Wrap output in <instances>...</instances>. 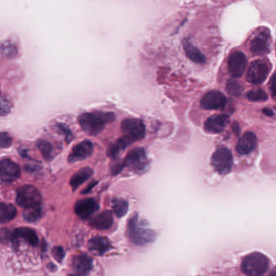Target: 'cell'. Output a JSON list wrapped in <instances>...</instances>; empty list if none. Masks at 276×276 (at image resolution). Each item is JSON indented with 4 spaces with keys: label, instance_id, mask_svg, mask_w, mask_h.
<instances>
[{
    "label": "cell",
    "instance_id": "484cf974",
    "mask_svg": "<svg viewBox=\"0 0 276 276\" xmlns=\"http://www.w3.org/2000/svg\"><path fill=\"white\" fill-rule=\"evenodd\" d=\"M226 90L229 95L238 98L243 93L244 87L236 80H229L226 85Z\"/></svg>",
    "mask_w": 276,
    "mask_h": 276
},
{
    "label": "cell",
    "instance_id": "e575fe53",
    "mask_svg": "<svg viewBox=\"0 0 276 276\" xmlns=\"http://www.w3.org/2000/svg\"><path fill=\"white\" fill-rule=\"evenodd\" d=\"M275 85H276V78H275V74L272 75V80H271V92L272 93V97L275 98L276 97V89H275Z\"/></svg>",
    "mask_w": 276,
    "mask_h": 276
},
{
    "label": "cell",
    "instance_id": "9a60e30c",
    "mask_svg": "<svg viewBox=\"0 0 276 276\" xmlns=\"http://www.w3.org/2000/svg\"><path fill=\"white\" fill-rule=\"evenodd\" d=\"M93 153V144L89 140H85L75 145L68 157V162L71 163L80 162L90 157Z\"/></svg>",
    "mask_w": 276,
    "mask_h": 276
},
{
    "label": "cell",
    "instance_id": "4316f807",
    "mask_svg": "<svg viewBox=\"0 0 276 276\" xmlns=\"http://www.w3.org/2000/svg\"><path fill=\"white\" fill-rule=\"evenodd\" d=\"M38 148H39L42 156L44 157L45 159L47 161H51L53 157V147L50 144L49 142L46 141V140H39L38 142Z\"/></svg>",
    "mask_w": 276,
    "mask_h": 276
},
{
    "label": "cell",
    "instance_id": "603a6c76",
    "mask_svg": "<svg viewBox=\"0 0 276 276\" xmlns=\"http://www.w3.org/2000/svg\"><path fill=\"white\" fill-rule=\"evenodd\" d=\"M17 211L11 203H0V224L7 223L15 219Z\"/></svg>",
    "mask_w": 276,
    "mask_h": 276
},
{
    "label": "cell",
    "instance_id": "52a82bcc",
    "mask_svg": "<svg viewBox=\"0 0 276 276\" xmlns=\"http://www.w3.org/2000/svg\"><path fill=\"white\" fill-rule=\"evenodd\" d=\"M124 137L128 139L132 144L133 142L144 139L145 136V126L141 120L136 118H127L124 120L121 125Z\"/></svg>",
    "mask_w": 276,
    "mask_h": 276
},
{
    "label": "cell",
    "instance_id": "2e32d148",
    "mask_svg": "<svg viewBox=\"0 0 276 276\" xmlns=\"http://www.w3.org/2000/svg\"><path fill=\"white\" fill-rule=\"evenodd\" d=\"M228 122H229V117L227 115H213L206 120L204 128L208 132L217 134V133L222 132L227 126Z\"/></svg>",
    "mask_w": 276,
    "mask_h": 276
},
{
    "label": "cell",
    "instance_id": "d4e9b609",
    "mask_svg": "<svg viewBox=\"0 0 276 276\" xmlns=\"http://www.w3.org/2000/svg\"><path fill=\"white\" fill-rule=\"evenodd\" d=\"M113 211L116 217L122 218L128 211V203L124 199H115L113 201Z\"/></svg>",
    "mask_w": 276,
    "mask_h": 276
},
{
    "label": "cell",
    "instance_id": "83f0119b",
    "mask_svg": "<svg viewBox=\"0 0 276 276\" xmlns=\"http://www.w3.org/2000/svg\"><path fill=\"white\" fill-rule=\"evenodd\" d=\"M246 96L250 102H265L268 99V94L262 89H253L250 91Z\"/></svg>",
    "mask_w": 276,
    "mask_h": 276
},
{
    "label": "cell",
    "instance_id": "3957f363",
    "mask_svg": "<svg viewBox=\"0 0 276 276\" xmlns=\"http://www.w3.org/2000/svg\"><path fill=\"white\" fill-rule=\"evenodd\" d=\"M270 268L268 257L259 252L248 254L242 260L241 270L246 276H263Z\"/></svg>",
    "mask_w": 276,
    "mask_h": 276
},
{
    "label": "cell",
    "instance_id": "7a4b0ae2",
    "mask_svg": "<svg viewBox=\"0 0 276 276\" xmlns=\"http://www.w3.org/2000/svg\"><path fill=\"white\" fill-rule=\"evenodd\" d=\"M116 116L112 112L84 113L79 117L82 129L90 135H97L104 130L106 125L113 122Z\"/></svg>",
    "mask_w": 276,
    "mask_h": 276
},
{
    "label": "cell",
    "instance_id": "ac0fdd59",
    "mask_svg": "<svg viewBox=\"0 0 276 276\" xmlns=\"http://www.w3.org/2000/svg\"><path fill=\"white\" fill-rule=\"evenodd\" d=\"M92 227L98 230L110 229L113 223V217L112 212L110 211H104L93 217L89 221Z\"/></svg>",
    "mask_w": 276,
    "mask_h": 276
},
{
    "label": "cell",
    "instance_id": "7402d4cb",
    "mask_svg": "<svg viewBox=\"0 0 276 276\" xmlns=\"http://www.w3.org/2000/svg\"><path fill=\"white\" fill-rule=\"evenodd\" d=\"M93 171L92 168L89 167H84L81 169L75 172V174L72 176L70 181V185L74 190H76L79 186H81L82 184L85 182L87 180H89L92 175H93Z\"/></svg>",
    "mask_w": 276,
    "mask_h": 276
},
{
    "label": "cell",
    "instance_id": "d6a6232c",
    "mask_svg": "<svg viewBox=\"0 0 276 276\" xmlns=\"http://www.w3.org/2000/svg\"><path fill=\"white\" fill-rule=\"evenodd\" d=\"M52 254H53L55 259L57 262H59V263H61L63 258H64V250H63L62 247L55 248L53 251H52Z\"/></svg>",
    "mask_w": 276,
    "mask_h": 276
},
{
    "label": "cell",
    "instance_id": "1f68e13d",
    "mask_svg": "<svg viewBox=\"0 0 276 276\" xmlns=\"http://www.w3.org/2000/svg\"><path fill=\"white\" fill-rule=\"evenodd\" d=\"M12 239V233L9 232L6 228H0V241L7 242Z\"/></svg>",
    "mask_w": 276,
    "mask_h": 276
},
{
    "label": "cell",
    "instance_id": "f546056e",
    "mask_svg": "<svg viewBox=\"0 0 276 276\" xmlns=\"http://www.w3.org/2000/svg\"><path fill=\"white\" fill-rule=\"evenodd\" d=\"M12 144L11 136L5 132H0V148H7Z\"/></svg>",
    "mask_w": 276,
    "mask_h": 276
},
{
    "label": "cell",
    "instance_id": "ba28073f",
    "mask_svg": "<svg viewBox=\"0 0 276 276\" xmlns=\"http://www.w3.org/2000/svg\"><path fill=\"white\" fill-rule=\"evenodd\" d=\"M269 74V66L263 60H255L250 65L248 71L246 80L253 84H263L268 78Z\"/></svg>",
    "mask_w": 276,
    "mask_h": 276
},
{
    "label": "cell",
    "instance_id": "9c48e42d",
    "mask_svg": "<svg viewBox=\"0 0 276 276\" xmlns=\"http://www.w3.org/2000/svg\"><path fill=\"white\" fill-rule=\"evenodd\" d=\"M250 51L254 55H263L269 53L271 50V35L269 32L263 29L257 33L250 42Z\"/></svg>",
    "mask_w": 276,
    "mask_h": 276
},
{
    "label": "cell",
    "instance_id": "5bb4252c",
    "mask_svg": "<svg viewBox=\"0 0 276 276\" xmlns=\"http://www.w3.org/2000/svg\"><path fill=\"white\" fill-rule=\"evenodd\" d=\"M93 259L87 254L75 255L72 260V269L75 276H87L93 269Z\"/></svg>",
    "mask_w": 276,
    "mask_h": 276
},
{
    "label": "cell",
    "instance_id": "8992f818",
    "mask_svg": "<svg viewBox=\"0 0 276 276\" xmlns=\"http://www.w3.org/2000/svg\"><path fill=\"white\" fill-rule=\"evenodd\" d=\"M212 166L220 174L225 175L231 171L232 156L229 149L226 147L217 148L212 157Z\"/></svg>",
    "mask_w": 276,
    "mask_h": 276
},
{
    "label": "cell",
    "instance_id": "8d00e7d4",
    "mask_svg": "<svg viewBox=\"0 0 276 276\" xmlns=\"http://www.w3.org/2000/svg\"><path fill=\"white\" fill-rule=\"evenodd\" d=\"M96 183H97V182H94V183L90 184V186H89V187H88V189H87V190H84L83 194H84V193L89 192V190H90L93 187V186H95Z\"/></svg>",
    "mask_w": 276,
    "mask_h": 276
},
{
    "label": "cell",
    "instance_id": "6da1fadb",
    "mask_svg": "<svg viewBox=\"0 0 276 276\" xmlns=\"http://www.w3.org/2000/svg\"><path fill=\"white\" fill-rule=\"evenodd\" d=\"M127 235L133 244L145 245L154 241L157 232L148 226L146 221L139 220L137 213L132 215L127 223Z\"/></svg>",
    "mask_w": 276,
    "mask_h": 276
},
{
    "label": "cell",
    "instance_id": "d590c367",
    "mask_svg": "<svg viewBox=\"0 0 276 276\" xmlns=\"http://www.w3.org/2000/svg\"><path fill=\"white\" fill-rule=\"evenodd\" d=\"M263 113H265V114L267 115V116H268V117H273V116H274L273 111L271 110H269V109L268 108L263 109Z\"/></svg>",
    "mask_w": 276,
    "mask_h": 276
},
{
    "label": "cell",
    "instance_id": "d6986e66",
    "mask_svg": "<svg viewBox=\"0 0 276 276\" xmlns=\"http://www.w3.org/2000/svg\"><path fill=\"white\" fill-rule=\"evenodd\" d=\"M111 242L105 236H95L89 241V249L96 255H103L110 250Z\"/></svg>",
    "mask_w": 276,
    "mask_h": 276
},
{
    "label": "cell",
    "instance_id": "f1b7e54d",
    "mask_svg": "<svg viewBox=\"0 0 276 276\" xmlns=\"http://www.w3.org/2000/svg\"><path fill=\"white\" fill-rule=\"evenodd\" d=\"M41 212H42V208H41L27 209L23 212V217L26 221L35 222L40 218Z\"/></svg>",
    "mask_w": 276,
    "mask_h": 276
},
{
    "label": "cell",
    "instance_id": "4dcf8cb0",
    "mask_svg": "<svg viewBox=\"0 0 276 276\" xmlns=\"http://www.w3.org/2000/svg\"><path fill=\"white\" fill-rule=\"evenodd\" d=\"M11 103L4 99V98H0V116H4L11 110Z\"/></svg>",
    "mask_w": 276,
    "mask_h": 276
},
{
    "label": "cell",
    "instance_id": "e0dca14e",
    "mask_svg": "<svg viewBox=\"0 0 276 276\" xmlns=\"http://www.w3.org/2000/svg\"><path fill=\"white\" fill-rule=\"evenodd\" d=\"M257 136L250 131L245 133L243 136L239 139L236 144V149L237 153L241 155H247L252 153L257 147Z\"/></svg>",
    "mask_w": 276,
    "mask_h": 276
},
{
    "label": "cell",
    "instance_id": "30bf717a",
    "mask_svg": "<svg viewBox=\"0 0 276 276\" xmlns=\"http://www.w3.org/2000/svg\"><path fill=\"white\" fill-rule=\"evenodd\" d=\"M247 58L241 51H235L228 58V71L232 77L239 78L245 73Z\"/></svg>",
    "mask_w": 276,
    "mask_h": 276
},
{
    "label": "cell",
    "instance_id": "74e56055",
    "mask_svg": "<svg viewBox=\"0 0 276 276\" xmlns=\"http://www.w3.org/2000/svg\"><path fill=\"white\" fill-rule=\"evenodd\" d=\"M268 276H276V268H274V269L272 270V272H271V274H270Z\"/></svg>",
    "mask_w": 276,
    "mask_h": 276
},
{
    "label": "cell",
    "instance_id": "44dd1931",
    "mask_svg": "<svg viewBox=\"0 0 276 276\" xmlns=\"http://www.w3.org/2000/svg\"><path fill=\"white\" fill-rule=\"evenodd\" d=\"M183 49L186 52V56L190 58L192 62H195L197 64H204L206 62V57L203 55L201 51H199L197 47L188 40L184 39L182 42Z\"/></svg>",
    "mask_w": 276,
    "mask_h": 276
},
{
    "label": "cell",
    "instance_id": "836d02e7",
    "mask_svg": "<svg viewBox=\"0 0 276 276\" xmlns=\"http://www.w3.org/2000/svg\"><path fill=\"white\" fill-rule=\"evenodd\" d=\"M232 131L234 132L235 135L236 136H239L240 135V132H241V128H240V126H239L238 122H234L232 125Z\"/></svg>",
    "mask_w": 276,
    "mask_h": 276
},
{
    "label": "cell",
    "instance_id": "5b68a950",
    "mask_svg": "<svg viewBox=\"0 0 276 276\" xmlns=\"http://www.w3.org/2000/svg\"><path fill=\"white\" fill-rule=\"evenodd\" d=\"M123 167H127L135 172H143L146 170L148 161L146 152L143 148H136L130 151L124 159Z\"/></svg>",
    "mask_w": 276,
    "mask_h": 276
},
{
    "label": "cell",
    "instance_id": "4fadbf2b",
    "mask_svg": "<svg viewBox=\"0 0 276 276\" xmlns=\"http://www.w3.org/2000/svg\"><path fill=\"white\" fill-rule=\"evenodd\" d=\"M75 212L81 219H88L99 209V205L92 198L80 199L75 204Z\"/></svg>",
    "mask_w": 276,
    "mask_h": 276
},
{
    "label": "cell",
    "instance_id": "8fae6325",
    "mask_svg": "<svg viewBox=\"0 0 276 276\" xmlns=\"http://www.w3.org/2000/svg\"><path fill=\"white\" fill-rule=\"evenodd\" d=\"M226 104L227 98L220 91H210L201 100V106L205 110H222Z\"/></svg>",
    "mask_w": 276,
    "mask_h": 276
},
{
    "label": "cell",
    "instance_id": "ffe728a7",
    "mask_svg": "<svg viewBox=\"0 0 276 276\" xmlns=\"http://www.w3.org/2000/svg\"><path fill=\"white\" fill-rule=\"evenodd\" d=\"M15 238L24 239L33 246H37L39 243L38 234L31 227H18L12 233V239Z\"/></svg>",
    "mask_w": 276,
    "mask_h": 276
},
{
    "label": "cell",
    "instance_id": "7c38bea8",
    "mask_svg": "<svg viewBox=\"0 0 276 276\" xmlns=\"http://www.w3.org/2000/svg\"><path fill=\"white\" fill-rule=\"evenodd\" d=\"M20 176V168L11 160L4 159L0 162V177L5 182H12Z\"/></svg>",
    "mask_w": 276,
    "mask_h": 276
},
{
    "label": "cell",
    "instance_id": "277c9868",
    "mask_svg": "<svg viewBox=\"0 0 276 276\" xmlns=\"http://www.w3.org/2000/svg\"><path fill=\"white\" fill-rule=\"evenodd\" d=\"M42 198L38 188L32 185H25L19 188L16 192V202L20 208L27 209L41 208Z\"/></svg>",
    "mask_w": 276,
    "mask_h": 276
},
{
    "label": "cell",
    "instance_id": "f35d334b",
    "mask_svg": "<svg viewBox=\"0 0 276 276\" xmlns=\"http://www.w3.org/2000/svg\"><path fill=\"white\" fill-rule=\"evenodd\" d=\"M74 276V275H70V276Z\"/></svg>",
    "mask_w": 276,
    "mask_h": 276
},
{
    "label": "cell",
    "instance_id": "cb8c5ba5",
    "mask_svg": "<svg viewBox=\"0 0 276 276\" xmlns=\"http://www.w3.org/2000/svg\"><path fill=\"white\" fill-rule=\"evenodd\" d=\"M130 144H131V143L124 136L120 138V139H117V141L115 142L114 144H111L110 146L109 147L108 150H107V155L110 157L115 158L118 156V154L122 151L125 150L126 147H128Z\"/></svg>",
    "mask_w": 276,
    "mask_h": 276
}]
</instances>
